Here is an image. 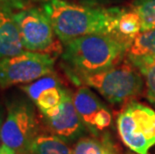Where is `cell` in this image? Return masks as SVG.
I'll list each match as a JSON object with an SVG mask.
<instances>
[{
    "label": "cell",
    "mask_w": 155,
    "mask_h": 154,
    "mask_svg": "<svg viewBox=\"0 0 155 154\" xmlns=\"http://www.w3.org/2000/svg\"><path fill=\"white\" fill-rule=\"evenodd\" d=\"M43 11L48 16L57 38L63 45L82 36L105 33L115 35L119 7L99 8L64 0H48Z\"/></svg>",
    "instance_id": "1"
},
{
    "label": "cell",
    "mask_w": 155,
    "mask_h": 154,
    "mask_svg": "<svg viewBox=\"0 0 155 154\" xmlns=\"http://www.w3.org/2000/svg\"><path fill=\"white\" fill-rule=\"evenodd\" d=\"M130 44L112 34L82 36L64 45L62 66L70 79L99 73L120 64Z\"/></svg>",
    "instance_id": "2"
},
{
    "label": "cell",
    "mask_w": 155,
    "mask_h": 154,
    "mask_svg": "<svg viewBox=\"0 0 155 154\" xmlns=\"http://www.w3.org/2000/svg\"><path fill=\"white\" fill-rule=\"evenodd\" d=\"M75 84L94 88L108 102L119 104L140 94L144 78L132 65L118 64L99 73L82 75L71 79Z\"/></svg>",
    "instance_id": "3"
},
{
    "label": "cell",
    "mask_w": 155,
    "mask_h": 154,
    "mask_svg": "<svg viewBox=\"0 0 155 154\" xmlns=\"http://www.w3.org/2000/svg\"><path fill=\"white\" fill-rule=\"evenodd\" d=\"M117 130L125 145L137 154H148L155 145V110L131 101L117 117Z\"/></svg>",
    "instance_id": "4"
},
{
    "label": "cell",
    "mask_w": 155,
    "mask_h": 154,
    "mask_svg": "<svg viewBox=\"0 0 155 154\" xmlns=\"http://www.w3.org/2000/svg\"><path fill=\"white\" fill-rule=\"evenodd\" d=\"M39 134L35 111L30 103L18 101L9 105L6 118L0 127L3 145L16 154H31V144Z\"/></svg>",
    "instance_id": "5"
},
{
    "label": "cell",
    "mask_w": 155,
    "mask_h": 154,
    "mask_svg": "<svg viewBox=\"0 0 155 154\" xmlns=\"http://www.w3.org/2000/svg\"><path fill=\"white\" fill-rule=\"evenodd\" d=\"M51 54L24 51L16 56L0 59V88L29 83L48 76L54 70Z\"/></svg>",
    "instance_id": "6"
},
{
    "label": "cell",
    "mask_w": 155,
    "mask_h": 154,
    "mask_svg": "<svg viewBox=\"0 0 155 154\" xmlns=\"http://www.w3.org/2000/svg\"><path fill=\"white\" fill-rule=\"evenodd\" d=\"M18 24L23 47L26 51L48 53L58 51L59 44L48 16L43 9H22L13 13Z\"/></svg>",
    "instance_id": "7"
},
{
    "label": "cell",
    "mask_w": 155,
    "mask_h": 154,
    "mask_svg": "<svg viewBox=\"0 0 155 154\" xmlns=\"http://www.w3.org/2000/svg\"><path fill=\"white\" fill-rule=\"evenodd\" d=\"M48 127L64 141L79 138L86 129L73 103V94L63 88L60 104L45 115Z\"/></svg>",
    "instance_id": "8"
},
{
    "label": "cell",
    "mask_w": 155,
    "mask_h": 154,
    "mask_svg": "<svg viewBox=\"0 0 155 154\" xmlns=\"http://www.w3.org/2000/svg\"><path fill=\"white\" fill-rule=\"evenodd\" d=\"M73 103L82 122L95 136L110 125L112 116L104 103L89 89L81 86L73 94Z\"/></svg>",
    "instance_id": "9"
},
{
    "label": "cell",
    "mask_w": 155,
    "mask_h": 154,
    "mask_svg": "<svg viewBox=\"0 0 155 154\" xmlns=\"http://www.w3.org/2000/svg\"><path fill=\"white\" fill-rule=\"evenodd\" d=\"M18 24L13 13L0 9V59L24 52Z\"/></svg>",
    "instance_id": "10"
},
{
    "label": "cell",
    "mask_w": 155,
    "mask_h": 154,
    "mask_svg": "<svg viewBox=\"0 0 155 154\" xmlns=\"http://www.w3.org/2000/svg\"><path fill=\"white\" fill-rule=\"evenodd\" d=\"M126 58L128 63L135 68L155 60V29L140 32L134 38L127 51Z\"/></svg>",
    "instance_id": "11"
},
{
    "label": "cell",
    "mask_w": 155,
    "mask_h": 154,
    "mask_svg": "<svg viewBox=\"0 0 155 154\" xmlns=\"http://www.w3.org/2000/svg\"><path fill=\"white\" fill-rule=\"evenodd\" d=\"M142 31L141 19L133 9L127 10L123 8L118 17L115 36L121 40L131 43L134 38Z\"/></svg>",
    "instance_id": "12"
},
{
    "label": "cell",
    "mask_w": 155,
    "mask_h": 154,
    "mask_svg": "<svg viewBox=\"0 0 155 154\" xmlns=\"http://www.w3.org/2000/svg\"><path fill=\"white\" fill-rule=\"evenodd\" d=\"M31 154H73L66 142L55 134H39L30 147Z\"/></svg>",
    "instance_id": "13"
},
{
    "label": "cell",
    "mask_w": 155,
    "mask_h": 154,
    "mask_svg": "<svg viewBox=\"0 0 155 154\" xmlns=\"http://www.w3.org/2000/svg\"><path fill=\"white\" fill-rule=\"evenodd\" d=\"M73 154H117L111 144L92 137H81L72 148Z\"/></svg>",
    "instance_id": "14"
},
{
    "label": "cell",
    "mask_w": 155,
    "mask_h": 154,
    "mask_svg": "<svg viewBox=\"0 0 155 154\" xmlns=\"http://www.w3.org/2000/svg\"><path fill=\"white\" fill-rule=\"evenodd\" d=\"M62 92H63V88H60L59 85L46 88L35 99V105L38 107V109L44 116L47 115L60 104Z\"/></svg>",
    "instance_id": "15"
},
{
    "label": "cell",
    "mask_w": 155,
    "mask_h": 154,
    "mask_svg": "<svg viewBox=\"0 0 155 154\" xmlns=\"http://www.w3.org/2000/svg\"><path fill=\"white\" fill-rule=\"evenodd\" d=\"M132 9L141 19L142 31L155 29V0H133Z\"/></svg>",
    "instance_id": "16"
},
{
    "label": "cell",
    "mask_w": 155,
    "mask_h": 154,
    "mask_svg": "<svg viewBox=\"0 0 155 154\" xmlns=\"http://www.w3.org/2000/svg\"><path fill=\"white\" fill-rule=\"evenodd\" d=\"M136 69L144 78L147 99L155 107V60L141 64Z\"/></svg>",
    "instance_id": "17"
},
{
    "label": "cell",
    "mask_w": 155,
    "mask_h": 154,
    "mask_svg": "<svg viewBox=\"0 0 155 154\" xmlns=\"http://www.w3.org/2000/svg\"><path fill=\"white\" fill-rule=\"evenodd\" d=\"M53 86H58L57 81H56L53 77L45 76V77L40 78V79H38V81H36V82L28 85V86H24L23 89L25 90V92L28 94V96L30 97L32 100L35 101L38 95L44 89L49 87H53Z\"/></svg>",
    "instance_id": "18"
},
{
    "label": "cell",
    "mask_w": 155,
    "mask_h": 154,
    "mask_svg": "<svg viewBox=\"0 0 155 154\" xmlns=\"http://www.w3.org/2000/svg\"><path fill=\"white\" fill-rule=\"evenodd\" d=\"M28 1H32V0H0V3L14 6V7H23Z\"/></svg>",
    "instance_id": "19"
},
{
    "label": "cell",
    "mask_w": 155,
    "mask_h": 154,
    "mask_svg": "<svg viewBox=\"0 0 155 154\" xmlns=\"http://www.w3.org/2000/svg\"><path fill=\"white\" fill-rule=\"evenodd\" d=\"M0 154H16V153L13 151V150H11L10 148H8L7 146L2 145V149H1Z\"/></svg>",
    "instance_id": "20"
},
{
    "label": "cell",
    "mask_w": 155,
    "mask_h": 154,
    "mask_svg": "<svg viewBox=\"0 0 155 154\" xmlns=\"http://www.w3.org/2000/svg\"><path fill=\"white\" fill-rule=\"evenodd\" d=\"M84 1L86 3H88V4L93 5V4H97V3H99L100 0H84Z\"/></svg>",
    "instance_id": "21"
},
{
    "label": "cell",
    "mask_w": 155,
    "mask_h": 154,
    "mask_svg": "<svg viewBox=\"0 0 155 154\" xmlns=\"http://www.w3.org/2000/svg\"><path fill=\"white\" fill-rule=\"evenodd\" d=\"M1 121L2 119H1V114H0V127H1Z\"/></svg>",
    "instance_id": "22"
},
{
    "label": "cell",
    "mask_w": 155,
    "mask_h": 154,
    "mask_svg": "<svg viewBox=\"0 0 155 154\" xmlns=\"http://www.w3.org/2000/svg\"><path fill=\"white\" fill-rule=\"evenodd\" d=\"M1 149H2V146L0 145V152H1Z\"/></svg>",
    "instance_id": "23"
}]
</instances>
